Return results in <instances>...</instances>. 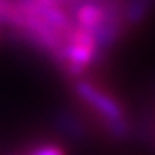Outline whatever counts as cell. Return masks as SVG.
Instances as JSON below:
<instances>
[{"label": "cell", "mask_w": 155, "mask_h": 155, "mask_svg": "<svg viewBox=\"0 0 155 155\" xmlns=\"http://www.w3.org/2000/svg\"><path fill=\"white\" fill-rule=\"evenodd\" d=\"M98 48H100V43H98L95 32L76 25L67 35L60 59L65 63L70 74L79 76L95 60Z\"/></svg>", "instance_id": "cell-1"}, {"label": "cell", "mask_w": 155, "mask_h": 155, "mask_svg": "<svg viewBox=\"0 0 155 155\" xmlns=\"http://www.w3.org/2000/svg\"><path fill=\"white\" fill-rule=\"evenodd\" d=\"M29 155H67V152L57 144H41L35 147Z\"/></svg>", "instance_id": "cell-4"}, {"label": "cell", "mask_w": 155, "mask_h": 155, "mask_svg": "<svg viewBox=\"0 0 155 155\" xmlns=\"http://www.w3.org/2000/svg\"><path fill=\"white\" fill-rule=\"evenodd\" d=\"M74 92L90 109H94L101 117L103 124L125 120V111L122 108V104L112 95L95 87L92 82L78 81L74 86Z\"/></svg>", "instance_id": "cell-2"}, {"label": "cell", "mask_w": 155, "mask_h": 155, "mask_svg": "<svg viewBox=\"0 0 155 155\" xmlns=\"http://www.w3.org/2000/svg\"><path fill=\"white\" fill-rule=\"evenodd\" d=\"M108 18V6L92 2L81 3L74 11V19L79 27L97 32Z\"/></svg>", "instance_id": "cell-3"}]
</instances>
